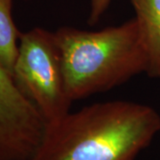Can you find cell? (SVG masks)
<instances>
[{"label":"cell","instance_id":"1","mask_svg":"<svg viewBox=\"0 0 160 160\" xmlns=\"http://www.w3.org/2000/svg\"><path fill=\"white\" fill-rule=\"evenodd\" d=\"M160 131V115L149 105L107 101L46 124L30 160H135Z\"/></svg>","mask_w":160,"mask_h":160},{"label":"cell","instance_id":"2","mask_svg":"<svg viewBox=\"0 0 160 160\" xmlns=\"http://www.w3.org/2000/svg\"><path fill=\"white\" fill-rule=\"evenodd\" d=\"M53 32L72 102L111 90L147 71V52L135 17L99 30L63 26Z\"/></svg>","mask_w":160,"mask_h":160},{"label":"cell","instance_id":"3","mask_svg":"<svg viewBox=\"0 0 160 160\" xmlns=\"http://www.w3.org/2000/svg\"><path fill=\"white\" fill-rule=\"evenodd\" d=\"M12 77L46 124L59 120L70 111L72 101L66 91L54 32L35 28L22 33Z\"/></svg>","mask_w":160,"mask_h":160},{"label":"cell","instance_id":"4","mask_svg":"<svg viewBox=\"0 0 160 160\" xmlns=\"http://www.w3.org/2000/svg\"><path fill=\"white\" fill-rule=\"evenodd\" d=\"M46 121L0 65V160H30L39 147Z\"/></svg>","mask_w":160,"mask_h":160},{"label":"cell","instance_id":"5","mask_svg":"<svg viewBox=\"0 0 160 160\" xmlns=\"http://www.w3.org/2000/svg\"><path fill=\"white\" fill-rule=\"evenodd\" d=\"M142 31L148 57L146 74L160 79V0H129Z\"/></svg>","mask_w":160,"mask_h":160},{"label":"cell","instance_id":"6","mask_svg":"<svg viewBox=\"0 0 160 160\" xmlns=\"http://www.w3.org/2000/svg\"><path fill=\"white\" fill-rule=\"evenodd\" d=\"M12 0H0V65L12 75L19 51V31L12 14Z\"/></svg>","mask_w":160,"mask_h":160},{"label":"cell","instance_id":"7","mask_svg":"<svg viewBox=\"0 0 160 160\" xmlns=\"http://www.w3.org/2000/svg\"><path fill=\"white\" fill-rule=\"evenodd\" d=\"M110 3L111 0H91L88 23L90 25L96 24L109 8Z\"/></svg>","mask_w":160,"mask_h":160},{"label":"cell","instance_id":"8","mask_svg":"<svg viewBox=\"0 0 160 160\" xmlns=\"http://www.w3.org/2000/svg\"><path fill=\"white\" fill-rule=\"evenodd\" d=\"M24 1H29V0H24Z\"/></svg>","mask_w":160,"mask_h":160}]
</instances>
